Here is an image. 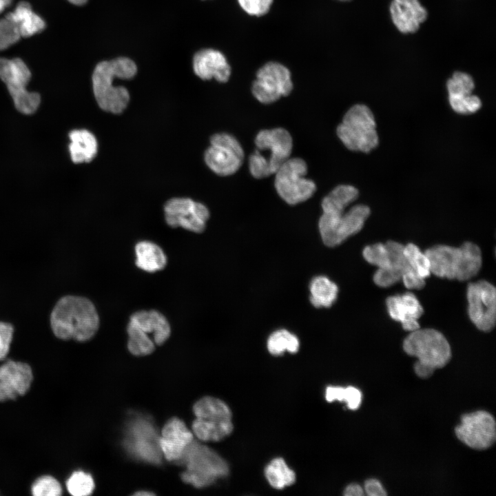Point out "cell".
I'll return each mask as SVG.
<instances>
[{"instance_id": "cell-13", "label": "cell", "mask_w": 496, "mask_h": 496, "mask_svg": "<svg viewBox=\"0 0 496 496\" xmlns=\"http://www.w3.org/2000/svg\"><path fill=\"white\" fill-rule=\"evenodd\" d=\"M205 161L214 173L219 176H229L241 167L244 152L239 142L227 133L214 134L210 146L205 152Z\"/></svg>"}, {"instance_id": "cell-9", "label": "cell", "mask_w": 496, "mask_h": 496, "mask_svg": "<svg viewBox=\"0 0 496 496\" xmlns=\"http://www.w3.org/2000/svg\"><path fill=\"white\" fill-rule=\"evenodd\" d=\"M178 462L187 467L182 473V479L196 488L208 486L229 473V466L224 459L214 450L194 440Z\"/></svg>"}, {"instance_id": "cell-46", "label": "cell", "mask_w": 496, "mask_h": 496, "mask_svg": "<svg viewBox=\"0 0 496 496\" xmlns=\"http://www.w3.org/2000/svg\"><path fill=\"white\" fill-rule=\"evenodd\" d=\"M340 1H349V0H340Z\"/></svg>"}, {"instance_id": "cell-1", "label": "cell", "mask_w": 496, "mask_h": 496, "mask_svg": "<svg viewBox=\"0 0 496 496\" xmlns=\"http://www.w3.org/2000/svg\"><path fill=\"white\" fill-rule=\"evenodd\" d=\"M358 195L355 187L340 185L323 198L322 214L318 226L322 240L327 246L333 247L340 245L363 227L371 213L368 206L355 205L345 211Z\"/></svg>"}, {"instance_id": "cell-4", "label": "cell", "mask_w": 496, "mask_h": 496, "mask_svg": "<svg viewBox=\"0 0 496 496\" xmlns=\"http://www.w3.org/2000/svg\"><path fill=\"white\" fill-rule=\"evenodd\" d=\"M136 72V65L127 57L99 63L92 77L93 92L99 106L112 114L123 112L129 103L130 94L123 86H114L113 81L116 78L132 79Z\"/></svg>"}, {"instance_id": "cell-42", "label": "cell", "mask_w": 496, "mask_h": 496, "mask_svg": "<svg viewBox=\"0 0 496 496\" xmlns=\"http://www.w3.org/2000/svg\"><path fill=\"white\" fill-rule=\"evenodd\" d=\"M8 400H14L11 394L3 386L0 382V402L6 401Z\"/></svg>"}, {"instance_id": "cell-21", "label": "cell", "mask_w": 496, "mask_h": 496, "mask_svg": "<svg viewBox=\"0 0 496 496\" xmlns=\"http://www.w3.org/2000/svg\"><path fill=\"white\" fill-rule=\"evenodd\" d=\"M386 304L390 317L400 322L404 330L413 331L420 328L418 320L424 310L413 293L406 292L389 296Z\"/></svg>"}, {"instance_id": "cell-41", "label": "cell", "mask_w": 496, "mask_h": 496, "mask_svg": "<svg viewBox=\"0 0 496 496\" xmlns=\"http://www.w3.org/2000/svg\"><path fill=\"white\" fill-rule=\"evenodd\" d=\"M344 495L345 496H362L364 495V491L360 485L351 484L346 487Z\"/></svg>"}, {"instance_id": "cell-2", "label": "cell", "mask_w": 496, "mask_h": 496, "mask_svg": "<svg viewBox=\"0 0 496 496\" xmlns=\"http://www.w3.org/2000/svg\"><path fill=\"white\" fill-rule=\"evenodd\" d=\"M50 324L57 338L85 342L97 332L99 317L94 305L87 298L66 296L55 304Z\"/></svg>"}, {"instance_id": "cell-35", "label": "cell", "mask_w": 496, "mask_h": 496, "mask_svg": "<svg viewBox=\"0 0 496 496\" xmlns=\"http://www.w3.org/2000/svg\"><path fill=\"white\" fill-rule=\"evenodd\" d=\"M68 491L74 496L90 495L94 488L92 476L83 471L74 472L66 482Z\"/></svg>"}, {"instance_id": "cell-10", "label": "cell", "mask_w": 496, "mask_h": 496, "mask_svg": "<svg viewBox=\"0 0 496 496\" xmlns=\"http://www.w3.org/2000/svg\"><path fill=\"white\" fill-rule=\"evenodd\" d=\"M371 110L365 105L352 106L337 127V135L349 150L369 153L379 143Z\"/></svg>"}, {"instance_id": "cell-29", "label": "cell", "mask_w": 496, "mask_h": 496, "mask_svg": "<svg viewBox=\"0 0 496 496\" xmlns=\"http://www.w3.org/2000/svg\"><path fill=\"white\" fill-rule=\"evenodd\" d=\"M309 290L310 301L317 308L330 307L336 300L338 293L336 284L324 276L313 278Z\"/></svg>"}, {"instance_id": "cell-11", "label": "cell", "mask_w": 496, "mask_h": 496, "mask_svg": "<svg viewBox=\"0 0 496 496\" xmlns=\"http://www.w3.org/2000/svg\"><path fill=\"white\" fill-rule=\"evenodd\" d=\"M307 173V164L300 158H289L275 173V188L287 203L304 202L316 192L315 183L305 178Z\"/></svg>"}, {"instance_id": "cell-3", "label": "cell", "mask_w": 496, "mask_h": 496, "mask_svg": "<svg viewBox=\"0 0 496 496\" xmlns=\"http://www.w3.org/2000/svg\"><path fill=\"white\" fill-rule=\"evenodd\" d=\"M404 245L389 240L385 244L375 243L363 249L364 258L378 267L373 282L380 287H388L402 280L409 289H420L425 280L410 266L404 254Z\"/></svg>"}, {"instance_id": "cell-7", "label": "cell", "mask_w": 496, "mask_h": 496, "mask_svg": "<svg viewBox=\"0 0 496 496\" xmlns=\"http://www.w3.org/2000/svg\"><path fill=\"white\" fill-rule=\"evenodd\" d=\"M256 150L249 158L251 175L262 178L274 174L291 154L292 138L284 128L260 131L255 138Z\"/></svg>"}, {"instance_id": "cell-44", "label": "cell", "mask_w": 496, "mask_h": 496, "mask_svg": "<svg viewBox=\"0 0 496 496\" xmlns=\"http://www.w3.org/2000/svg\"><path fill=\"white\" fill-rule=\"evenodd\" d=\"M71 3L76 5V6H83L85 4L87 1V0H68Z\"/></svg>"}, {"instance_id": "cell-39", "label": "cell", "mask_w": 496, "mask_h": 496, "mask_svg": "<svg viewBox=\"0 0 496 496\" xmlns=\"http://www.w3.org/2000/svg\"><path fill=\"white\" fill-rule=\"evenodd\" d=\"M13 332L12 324L0 322V361L4 360L9 353Z\"/></svg>"}, {"instance_id": "cell-31", "label": "cell", "mask_w": 496, "mask_h": 496, "mask_svg": "<svg viewBox=\"0 0 496 496\" xmlns=\"http://www.w3.org/2000/svg\"><path fill=\"white\" fill-rule=\"evenodd\" d=\"M265 474L269 484L276 489H282L296 481L295 473L280 457L271 461L265 468Z\"/></svg>"}, {"instance_id": "cell-16", "label": "cell", "mask_w": 496, "mask_h": 496, "mask_svg": "<svg viewBox=\"0 0 496 496\" xmlns=\"http://www.w3.org/2000/svg\"><path fill=\"white\" fill-rule=\"evenodd\" d=\"M496 424L493 416L485 411H477L462 416L461 424L455 428L457 437L471 448L485 450L496 440Z\"/></svg>"}, {"instance_id": "cell-40", "label": "cell", "mask_w": 496, "mask_h": 496, "mask_svg": "<svg viewBox=\"0 0 496 496\" xmlns=\"http://www.w3.org/2000/svg\"><path fill=\"white\" fill-rule=\"evenodd\" d=\"M364 490L369 496H385L387 495L381 483L375 479H369L365 482Z\"/></svg>"}, {"instance_id": "cell-17", "label": "cell", "mask_w": 496, "mask_h": 496, "mask_svg": "<svg viewBox=\"0 0 496 496\" xmlns=\"http://www.w3.org/2000/svg\"><path fill=\"white\" fill-rule=\"evenodd\" d=\"M167 224L172 227H182L195 233L203 232L209 218L207 207L187 198H174L164 205Z\"/></svg>"}, {"instance_id": "cell-5", "label": "cell", "mask_w": 496, "mask_h": 496, "mask_svg": "<svg viewBox=\"0 0 496 496\" xmlns=\"http://www.w3.org/2000/svg\"><path fill=\"white\" fill-rule=\"evenodd\" d=\"M431 273L450 280L464 281L471 279L479 271L482 257L480 248L471 242L459 247L437 245L426 250Z\"/></svg>"}, {"instance_id": "cell-32", "label": "cell", "mask_w": 496, "mask_h": 496, "mask_svg": "<svg viewBox=\"0 0 496 496\" xmlns=\"http://www.w3.org/2000/svg\"><path fill=\"white\" fill-rule=\"evenodd\" d=\"M299 340L298 338L285 329H280L273 332L267 340V349L273 355H280L286 351L294 353L298 351Z\"/></svg>"}, {"instance_id": "cell-37", "label": "cell", "mask_w": 496, "mask_h": 496, "mask_svg": "<svg viewBox=\"0 0 496 496\" xmlns=\"http://www.w3.org/2000/svg\"><path fill=\"white\" fill-rule=\"evenodd\" d=\"M12 22L6 17L0 19V50L8 48L20 39Z\"/></svg>"}, {"instance_id": "cell-24", "label": "cell", "mask_w": 496, "mask_h": 496, "mask_svg": "<svg viewBox=\"0 0 496 496\" xmlns=\"http://www.w3.org/2000/svg\"><path fill=\"white\" fill-rule=\"evenodd\" d=\"M32 380V369L26 363L8 360L0 366V382L14 400L28 392Z\"/></svg>"}, {"instance_id": "cell-12", "label": "cell", "mask_w": 496, "mask_h": 496, "mask_svg": "<svg viewBox=\"0 0 496 496\" xmlns=\"http://www.w3.org/2000/svg\"><path fill=\"white\" fill-rule=\"evenodd\" d=\"M0 78L6 85L17 110L25 114L37 110L41 98L38 93L26 89L31 72L23 60L0 58Z\"/></svg>"}, {"instance_id": "cell-33", "label": "cell", "mask_w": 496, "mask_h": 496, "mask_svg": "<svg viewBox=\"0 0 496 496\" xmlns=\"http://www.w3.org/2000/svg\"><path fill=\"white\" fill-rule=\"evenodd\" d=\"M325 397L328 402L344 401L349 409L355 410L361 404L362 393L359 389L353 386L347 388L328 386L326 389Z\"/></svg>"}, {"instance_id": "cell-8", "label": "cell", "mask_w": 496, "mask_h": 496, "mask_svg": "<svg viewBox=\"0 0 496 496\" xmlns=\"http://www.w3.org/2000/svg\"><path fill=\"white\" fill-rule=\"evenodd\" d=\"M127 347L136 356L147 355L169 338L171 328L167 318L156 310L139 311L133 313L127 328Z\"/></svg>"}, {"instance_id": "cell-26", "label": "cell", "mask_w": 496, "mask_h": 496, "mask_svg": "<svg viewBox=\"0 0 496 496\" xmlns=\"http://www.w3.org/2000/svg\"><path fill=\"white\" fill-rule=\"evenodd\" d=\"M69 150L74 163H88L96 155L97 141L90 132L86 130H74L70 132Z\"/></svg>"}, {"instance_id": "cell-25", "label": "cell", "mask_w": 496, "mask_h": 496, "mask_svg": "<svg viewBox=\"0 0 496 496\" xmlns=\"http://www.w3.org/2000/svg\"><path fill=\"white\" fill-rule=\"evenodd\" d=\"M6 17L12 22L22 37H31L41 32L45 28L44 20L32 10L29 3L26 1L19 2Z\"/></svg>"}, {"instance_id": "cell-36", "label": "cell", "mask_w": 496, "mask_h": 496, "mask_svg": "<svg viewBox=\"0 0 496 496\" xmlns=\"http://www.w3.org/2000/svg\"><path fill=\"white\" fill-rule=\"evenodd\" d=\"M62 490L60 483L50 475L39 477L31 487L32 494L34 496H59L62 494Z\"/></svg>"}, {"instance_id": "cell-30", "label": "cell", "mask_w": 496, "mask_h": 496, "mask_svg": "<svg viewBox=\"0 0 496 496\" xmlns=\"http://www.w3.org/2000/svg\"><path fill=\"white\" fill-rule=\"evenodd\" d=\"M196 417L208 420H231L232 414L229 406L222 400L213 397H204L193 407Z\"/></svg>"}, {"instance_id": "cell-18", "label": "cell", "mask_w": 496, "mask_h": 496, "mask_svg": "<svg viewBox=\"0 0 496 496\" xmlns=\"http://www.w3.org/2000/svg\"><path fill=\"white\" fill-rule=\"evenodd\" d=\"M448 101L452 109L461 114L476 112L482 106L479 98L472 94L475 87L473 78L468 74L456 72L446 83Z\"/></svg>"}, {"instance_id": "cell-14", "label": "cell", "mask_w": 496, "mask_h": 496, "mask_svg": "<svg viewBox=\"0 0 496 496\" xmlns=\"http://www.w3.org/2000/svg\"><path fill=\"white\" fill-rule=\"evenodd\" d=\"M292 88L289 69L280 63L270 61L258 70L251 91L258 101L269 104L289 95Z\"/></svg>"}, {"instance_id": "cell-15", "label": "cell", "mask_w": 496, "mask_h": 496, "mask_svg": "<svg viewBox=\"0 0 496 496\" xmlns=\"http://www.w3.org/2000/svg\"><path fill=\"white\" fill-rule=\"evenodd\" d=\"M468 312L472 322L480 331H491L496 320V290L486 280L471 282L467 287Z\"/></svg>"}, {"instance_id": "cell-20", "label": "cell", "mask_w": 496, "mask_h": 496, "mask_svg": "<svg viewBox=\"0 0 496 496\" xmlns=\"http://www.w3.org/2000/svg\"><path fill=\"white\" fill-rule=\"evenodd\" d=\"M151 424L144 420H138L130 426L129 447L139 458L152 463H158L161 450L158 438Z\"/></svg>"}, {"instance_id": "cell-23", "label": "cell", "mask_w": 496, "mask_h": 496, "mask_svg": "<svg viewBox=\"0 0 496 496\" xmlns=\"http://www.w3.org/2000/svg\"><path fill=\"white\" fill-rule=\"evenodd\" d=\"M391 19L402 33H413L427 17L426 9L418 0H393L390 6Z\"/></svg>"}, {"instance_id": "cell-19", "label": "cell", "mask_w": 496, "mask_h": 496, "mask_svg": "<svg viewBox=\"0 0 496 496\" xmlns=\"http://www.w3.org/2000/svg\"><path fill=\"white\" fill-rule=\"evenodd\" d=\"M193 433L178 418L170 419L163 426L158 445L167 460L178 462L187 447L193 442Z\"/></svg>"}, {"instance_id": "cell-28", "label": "cell", "mask_w": 496, "mask_h": 496, "mask_svg": "<svg viewBox=\"0 0 496 496\" xmlns=\"http://www.w3.org/2000/svg\"><path fill=\"white\" fill-rule=\"evenodd\" d=\"M194 434L203 441H219L233 431L231 420H218L196 417L192 424Z\"/></svg>"}, {"instance_id": "cell-27", "label": "cell", "mask_w": 496, "mask_h": 496, "mask_svg": "<svg viewBox=\"0 0 496 496\" xmlns=\"http://www.w3.org/2000/svg\"><path fill=\"white\" fill-rule=\"evenodd\" d=\"M136 265L143 271L155 272L162 270L167 264V257L163 249L150 241H141L135 246Z\"/></svg>"}, {"instance_id": "cell-6", "label": "cell", "mask_w": 496, "mask_h": 496, "mask_svg": "<svg viewBox=\"0 0 496 496\" xmlns=\"http://www.w3.org/2000/svg\"><path fill=\"white\" fill-rule=\"evenodd\" d=\"M404 351L416 357V375L421 378L431 377L437 369L444 367L451 358L449 343L444 335L433 329H417L411 331L403 342Z\"/></svg>"}, {"instance_id": "cell-45", "label": "cell", "mask_w": 496, "mask_h": 496, "mask_svg": "<svg viewBox=\"0 0 496 496\" xmlns=\"http://www.w3.org/2000/svg\"><path fill=\"white\" fill-rule=\"evenodd\" d=\"M134 495H138V496H143V495H153L154 493L145 490V491L137 492V493H136Z\"/></svg>"}, {"instance_id": "cell-34", "label": "cell", "mask_w": 496, "mask_h": 496, "mask_svg": "<svg viewBox=\"0 0 496 496\" xmlns=\"http://www.w3.org/2000/svg\"><path fill=\"white\" fill-rule=\"evenodd\" d=\"M404 254L413 269L422 278L431 275V266L428 257L413 243L404 246Z\"/></svg>"}, {"instance_id": "cell-43", "label": "cell", "mask_w": 496, "mask_h": 496, "mask_svg": "<svg viewBox=\"0 0 496 496\" xmlns=\"http://www.w3.org/2000/svg\"><path fill=\"white\" fill-rule=\"evenodd\" d=\"M12 1V0H0V14L11 4Z\"/></svg>"}, {"instance_id": "cell-38", "label": "cell", "mask_w": 496, "mask_h": 496, "mask_svg": "<svg viewBox=\"0 0 496 496\" xmlns=\"http://www.w3.org/2000/svg\"><path fill=\"white\" fill-rule=\"evenodd\" d=\"M238 2L248 14L260 17L269 11L273 0H238Z\"/></svg>"}, {"instance_id": "cell-22", "label": "cell", "mask_w": 496, "mask_h": 496, "mask_svg": "<svg viewBox=\"0 0 496 496\" xmlns=\"http://www.w3.org/2000/svg\"><path fill=\"white\" fill-rule=\"evenodd\" d=\"M194 73L203 80L215 79L220 83L227 82L231 75V67L223 53L214 49H203L193 58Z\"/></svg>"}]
</instances>
